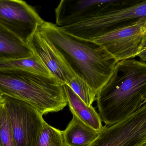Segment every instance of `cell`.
Instances as JSON below:
<instances>
[{
  "label": "cell",
  "instance_id": "17",
  "mask_svg": "<svg viewBox=\"0 0 146 146\" xmlns=\"http://www.w3.org/2000/svg\"><path fill=\"white\" fill-rule=\"evenodd\" d=\"M139 57H140L141 60L142 61L145 62L146 60V44L145 48V50L141 52V54L138 55Z\"/></svg>",
  "mask_w": 146,
  "mask_h": 146
},
{
  "label": "cell",
  "instance_id": "8",
  "mask_svg": "<svg viewBox=\"0 0 146 146\" xmlns=\"http://www.w3.org/2000/svg\"><path fill=\"white\" fill-rule=\"evenodd\" d=\"M42 60L52 76L63 85H68L76 76L62 55L42 34L37 30L28 43Z\"/></svg>",
  "mask_w": 146,
  "mask_h": 146
},
{
  "label": "cell",
  "instance_id": "3",
  "mask_svg": "<svg viewBox=\"0 0 146 146\" xmlns=\"http://www.w3.org/2000/svg\"><path fill=\"white\" fill-rule=\"evenodd\" d=\"M0 92L29 104L43 115L60 111L67 105L60 81L23 70L0 69Z\"/></svg>",
  "mask_w": 146,
  "mask_h": 146
},
{
  "label": "cell",
  "instance_id": "5",
  "mask_svg": "<svg viewBox=\"0 0 146 146\" xmlns=\"http://www.w3.org/2000/svg\"><path fill=\"white\" fill-rule=\"evenodd\" d=\"M16 146H36L45 121L43 115L29 104L3 95Z\"/></svg>",
  "mask_w": 146,
  "mask_h": 146
},
{
  "label": "cell",
  "instance_id": "9",
  "mask_svg": "<svg viewBox=\"0 0 146 146\" xmlns=\"http://www.w3.org/2000/svg\"><path fill=\"white\" fill-rule=\"evenodd\" d=\"M111 0H62L55 9L56 25L64 27L94 17L101 13Z\"/></svg>",
  "mask_w": 146,
  "mask_h": 146
},
{
  "label": "cell",
  "instance_id": "11",
  "mask_svg": "<svg viewBox=\"0 0 146 146\" xmlns=\"http://www.w3.org/2000/svg\"><path fill=\"white\" fill-rule=\"evenodd\" d=\"M33 55L28 44L0 25V61L26 58Z\"/></svg>",
  "mask_w": 146,
  "mask_h": 146
},
{
  "label": "cell",
  "instance_id": "1",
  "mask_svg": "<svg viewBox=\"0 0 146 146\" xmlns=\"http://www.w3.org/2000/svg\"><path fill=\"white\" fill-rule=\"evenodd\" d=\"M37 31L60 51L76 75L83 79L97 95L110 79L118 61L94 40L76 37L51 22L44 21Z\"/></svg>",
  "mask_w": 146,
  "mask_h": 146
},
{
  "label": "cell",
  "instance_id": "14",
  "mask_svg": "<svg viewBox=\"0 0 146 146\" xmlns=\"http://www.w3.org/2000/svg\"><path fill=\"white\" fill-rule=\"evenodd\" d=\"M36 146H67L63 131L49 125L46 122L40 131Z\"/></svg>",
  "mask_w": 146,
  "mask_h": 146
},
{
  "label": "cell",
  "instance_id": "13",
  "mask_svg": "<svg viewBox=\"0 0 146 146\" xmlns=\"http://www.w3.org/2000/svg\"><path fill=\"white\" fill-rule=\"evenodd\" d=\"M0 69H18L45 76H53L42 60L34 53L30 57L1 61Z\"/></svg>",
  "mask_w": 146,
  "mask_h": 146
},
{
  "label": "cell",
  "instance_id": "12",
  "mask_svg": "<svg viewBox=\"0 0 146 146\" xmlns=\"http://www.w3.org/2000/svg\"><path fill=\"white\" fill-rule=\"evenodd\" d=\"M63 133L67 146H88L98 138L100 132L86 125L73 115L72 120Z\"/></svg>",
  "mask_w": 146,
  "mask_h": 146
},
{
  "label": "cell",
  "instance_id": "2",
  "mask_svg": "<svg viewBox=\"0 0 146 146\" xmlns=\"http://www.w3.org/2000/svg\"><path fill=\"white\" fill-rule=\"evenodd\" d=\"M146 92V62L119 61L96 96L99 114L106 126L114 125L143 105Z\"/></svg>",
  "mask_w": 146,
  "mask_h": 146
},
{
  "label": "cell",
  "instance_id": "4",
  "mask_svg": "<svg viewBox=\"0 0 146 146\" xmlns=\"http://www.w3.org/2000/svg\"><path fill=\"white\" fill-rule=\"evenodd\" d=\"M146 20V1L111 0L98 15L68 26L70 34L94 40L114 30Z\"/></svg>",
  "mask_w": 146,
  "mask_h": 146
},
{
  "label": "cell",
  "instance_id": "19",
  "mask_svg": "<svg viewBox=\"0 0 146 146\" xmlns=\"http://www.w3.org/2000/svg\"><path fill=\"white\" fill-rule=\"evenodd\" d=\"M146 103V92L145 94V97H144V101H143V105Z\"/></svg>",
  "mask_w": 146,
  "mask_h": 146
},
{
  "label": "cell",
  "instance_id": "7",
  "mask_svg": "<svg viewBox=\"0 0 146 146\" xmlns=\"http://www.w3.org/2000/svg\"><path fill=\"white\" fill-rule=\"evenodd\" d=\"M44 21L21 0H0V25L28 44Z\"/></svg>",
  "mask_w": 146,
  "mask_h": 146
},
{
  "label": "cell",
  "instance_id": "20",
  "mask_svg": "<svg viewBox=\"0 0 146 146\" xmlns=\"http://www.w3.org/2000/svg\"><path fill=\"white\" fill-rule=\"evenodd\" d=\"M140 146H146V141L144 143H143Z\"/></svg>",
  "mask_w": 146,
  "mask_h": 146
},
{
  "label": "cell",
  "instance_id": "21",
  "mask_svg": "<svg viewBox=\"0 0 146 146\" xmlns=\"http://www.w3.org/2000/svg\"><path fill=\"white\" fill-rule=\"evenodd\" d=\"M145 62H146V60L145 61Z\"/></svg>",
  "mask_w": 146,
  "mask_h": 146
},
{
  "label": "cell",
  "instance_id": "10",
  "mask_svg": "<svg viewBox=\"0 0 146 146\" xmlns=\"http://www.w3.org/2000/svg\"><path fill=\"white\" fill-rule=\"evenodd\" d=\"M63 87L67 105L73 115L96 131L101 132L104 127L99 113L92 105L86 104L68 85H64Z\"/></svg>",
  "mask_w": 146,
  "mask_h": 146
},
{
  "label": "cell",
  "instance_id": "15",
  "mask_svg": "<svg viewBox=\"0 0 146 146\" xmlns=\"http://www.w3.org/2000/svg\"><path fill=\"white\" fill-rule=\"evenodd\" d=\"M67 85L88 106L92 105L96 100V93L87 82L80 76L76 75Z\"/></svg>",
  "mask_w": 146,
  "mask_h": 146
},
{
  "label": "cell",
  "instance_id": "16",
  "mask_svg": "<svg viewBox=\"0 0 146 146\" xmlns=\"http://www.w3.org/2000/svg\"><path fill=\"white\" fill-rule=\"evenodd\" d=\"M0 146H16L4 103L0 104Z\"/></svg>",
  "mask_w": 146,
  "mask_h": 146
},
{
  "label": "cell",
  "instance_id": "18",
  "mask_svg": "<svg viewBox=\"0 0 146 146\" xmlns=\"http://www.w3.org/2000/svg\"><path fill=\"white\" fill-rule=\"evenodd\" d=\"M4 103V99H3V94L0 92V104Z\"/></svg>",
  "mask_w": 146,
  "mask_h": 146
},
{
  "label": "cell",
  "instance_id": "6",
  "mask_svg": "<svg viewBox=\"0 0 146 146\" xmlns=\"http://www.w3.org/2000/svg\"><path fill=\"white\" fill-rule=\"evenodd\" d=\"M94 41L118 61L138 57L146 44V20L114 30Z\"/></svg>",
  "mask_w": 146,
  "mask_h": 146
}]
</instances>
